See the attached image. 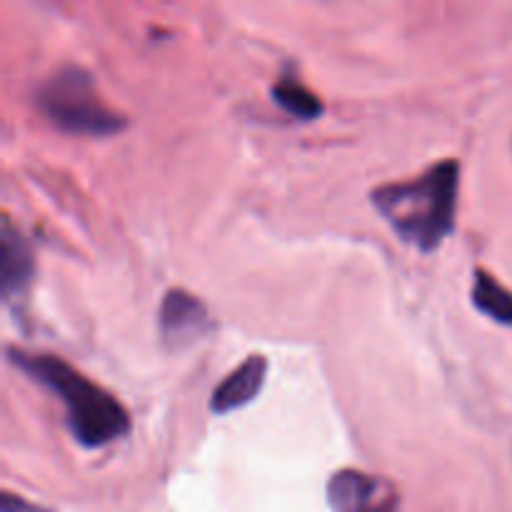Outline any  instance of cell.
Listing matches in <instances>:
<instances>
[{"instance_id": "3957f363", "label": "cell", "mask_w": 512, "mask_h": 512, "mask_svg": "<svg viewBox=\"0 0 512 512\" xmlns=\"http://www.w3.org/2000/svg\"><path fill=\"white\" fill-rule=\"evenodd\" d=\"M38 108L60 130L73 135H113L125 128V118L103 103L93 75L78 65L55 70L38 90Z\"/></svg>"}, {"instance_id": "ba28073f", "label": "cell", "mask_w": 512, "mask_h": 512, "mask_svg": "<svg viewBox=\"0 0 512 512\" xmlns=\"http://www.w3.org/2000/svg\"><path fill=\"white\" fill-rule=\"evenodd\" d=\"M470 298H473V305L480 313L493 318L495 323L512 328V293L500 280H495V275H490L488 270L475 268Z\"/></svg>"}, {"instance_id": "7a4b0ae2", "label": "cell", "mask_w": 512, "mask_h": 512, "mask_svg": "<svg viewBox=\"0 0 512 512\" xmlns=\"http://www.w3.org/2000/svg\"><path fill=\"white\" fill-rule=\"evenodd\" d=\"M458 185V160H438L418 178L375 188L370 203L403 243L433 253L455 230Z\"/></svg>"}, {"instance_id": "5b68a950", "label": "cell", "mask_w": 512, "mask_h": 512, "mask_svg": "<svg viewBox=\"0 0 512 512\" xmlns=\"http://www.w3.org/2000/svg\"><path fill=\"white\" fill-rule=\"evenodd\" d=\"M210 330L208 308L188 290H168L160 305V338L168 348L183 350Z\"/></svg>"}, {"instance_id": "9c48e42d", "label": "cell", "mask_w": 512, "mask_h": 512, "mask_svg": "<svg viewBox=\"0 0 512 512\" xmlns=\"http://www.w3.org/2000/svg\"><path fill=\"white\" fill-rule=\"evenodd\" d=\"M270 95H273L275 103H278L285 113L293 115V118L313 120L318 118V115H323V103H320L318 95L310 88H305V85L300 83L298 78H293V75L278 78V83L273 85Z\"/></svg>"}, {"instance_id": "6da1fadb", "label": "cell", "mask_w": 512, "mask_h": 512, "mask_svg": "<svg viewBox=\"0 0 512 512\" xmlns=\"http://www.w3.org/2000/svg\"><path fill=\"white\" fill-rule=\"evenodd\" d=\"M8 363L28 375L33 383L43 385L63 403L65 425L75 443L95 450L115 443L130 433V413L115 395L95 385L83 373L48 353H28L8 345Z\"/></svg>"}, {"instance_id": "8992f818", "label": "cell", "mask_w": 512, "mask_h": 512, "mask_svg": "<svg viewBox=\"0 0 512 512\" xmlns=\"http://www.w3.org/2000/svg\"><path fill=\"white\" fill-rule=\"evenodd\" d=\"M268 375V360L263 355H250L243 365L233 370L210 395V410L215 415H228L233 410L253 403L255 395L263 390Z\"/></svg>"}, {"instance_id": "30bf717a", "label": "cell", "mask_w": 512, "mask_h": 512, "mask_svg": "<svg viewBox=\"0 0 512 512\" xmlns=\"http://www.w3.org/2000/svg\"><path fill=\"white\" fill-rule=\"evenodd\" d=\"M0 512H50L43 505H33L30 500L18 498L13 493H3V505H0Z\"/></svg>"}, {"instance_id": "52a82bcc", "label": "cell", "mask_w": 512, "mask_h": 512, "mask_svg": "<svg viewBox=\"0 0 512 512\" xmlns=\"http://www.w3.org/2000/svg\"><path fill=\"white\" fill-rule=\"evenodd\" d=\"M33 273V250L5 215L3 230H0V288H3V298L13 300V295H20V290H25Z\"/></svg>"}, {"instance_id": "277c9868", "label": "cell", "mask_w": 512, "mask_h": 512, "mask_svg": "<svg viewBox=\"0 0 512 512\" xmlns=\"http://www.w3.org/2000/svg\"><path fill=\"white\" fill-rule=\"evenodd\" d=\"M328 503L335 512H395L398 493L383 478L360 470H340L328 483Z\"/></svg>"}]
</instances>
